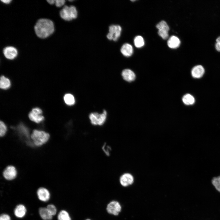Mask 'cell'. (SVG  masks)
Here are the masks:
<instances>
[{
    "label": "cell",
    "mask_w": 220,
    "mask_h": 220,
    "mask_svg": "<svg viewBox=\"0 0 220 220\" xmlns=\"http://www.w3.org/2000/svg\"><path fill=\"white\" fill-rule=\"evenodd\" d=\"M121 206L117 201H113L110 202L107 206L106 210L109 213L115 215H118L120 212Z\"/></svg>",
    "instance_id": "cell-7"
},
{
    "label": "cell",
    "mask_w": 220,
    "mask_h": 220,
    "mask_svg": "<svg viewBox=\"0 0 220 220\" xmlns=\"http://www.w3.org/2000/svg\"><path fill=\"white\" fill-rule=\"evenodd\" d=\"M122 28L119 25H112L109 28V33L107 35V38L114 41H117L120 36Z\"/></svg>",
    "instance_id": "cell-5"
},
{
    "label": "cell",
    "mask_w": 220,
    "mask_h": 220,
    "mask_svg": "<svg viewBox=\"0 0 220 220\" xmlns=\"http://www.w3.org/2000/svg\"><path fill=\"white\" fill-rule=\"evenodd\" d=\"M120 51L124 56L128 57L130 56L133 54V48L130 44L125 43L122 46Z\"/></svg>",
    "instance_id": "cell-14"
},
{
    "label": "cell",
    "mask_w": 220,
    "mask_h": 220,
    "mask_svg": "<svg viewBox=\"0 0 220 220\" xmlns=\"http://www.w3.org/2000/svg\"><path fill=\"white\" fill-rule=\"evenodd\" d=\"M122 75L124 80L129 82L134 81L135 78L134 73L128 69L124 70L122 71Z\"/></svg>",
    "instance_id": "cell-13"
},
{
    "label": "cell",
    "mask_w": 220,
    "mask_h": 220,
    "mask_svg": "<svg viewBox=\"0 0 220 220\" xmlns=\"http://www.w3.org/2000/svg\"><path fill=\"white\" fill-rule=\"evenodd\" d=\"M28 116L31 120L37 123H39L44 119V117L41 115L35 114L31 112L29 113Z\"/></svg>",
    "instance_id": "cell-19"
},
{
    "label": "cell",
    "mask_w": 220,
    "mask_h": 220,
    "mask_svg": "<svg viewBox=\"0 0 220 220\" xmlns=\"http://www.w3.org/2000/svg\"><path fill=\"white\" fill-rule=\"evenodd\" d=\"M134 42L135 46L138 48L141 47L144 45V41L143 37L140 35L136 36L134 38Z\"/></svg>",
    "instance_id": "cell-22"
},
{
    "label": "cell",
    "mask_w": 220,
    "mask_h": 220,
    "mask_svg": "<svg viewBox=\"0 0 220 220\" xmlns=\"http://www.w3.org/2000/svg\"><path fill=\"white\" fill-rule=\"evenodd\" d=\"M10 86V80L4 76H2L0 78V87L3 89H7Z\"/></svg>",
    "instance_id": "cell-18"
},
{
    "label": "cell",
    "mask_w": 220,
    "mask_h": 220,
    "mask_svg": "<svg viewBox=\"0 0 220 220\" xmlns=\"http://www.w3.org/2000/svg\"><path fill=\"white\" fill-rule=\"evenodd\" d=\"M86 220H91L90 219H86Z\"/></svg>",
    "instance_id": "cell-35"
},
{
    "label": "cell",
    "mask_w": 220,
    "mask_h": 220,
    "mask_svg": "<svg viewBox=\"0 0 220 220\" xmlns=\"http://www.w3.org/2000/svg\"><path fill=\"white\" fill-rule=\"evenodd\" d=\"M134 181L132 175L128 173L122 174L120 178V182L123 186L126 187L131 185Z\"/></svg>",
    "instance_id": "cell-10"
},
{
    "label": "cell",
    "mask_w": 220,
    "mask_h": 220,
    "mask_svg": "<svg viewBox=\"0 0 220 220\" xmlns=\"http://www.w3.org/2000/svg\"><path fill=\"white\" fill-rule=\"evenodd\" d=\"M167 44L168 46L172 49H175L178 47L180 44V41L177 37L173 35L168 39Z\"/></svg>",
    "instance_id": "cell-15"
},
{
    "label": "cell",
    "mask_w": 220,
    "mask_h": 220,
    "mask_svg": "<svg viewBox=\"0 0 220 220\" xmlns=\"http://www.w3.org/2000/svg\"><path fill=\"white\" fill-rule=\"evenodd\" d=\"M49 134L42 131L34 130L31 135L35 145L39 146L46 142L49 138Z\"/></svg>",
    "instance_id": "cell-3"
},
{
    "label": "cell",
    "mask_w": 220,
    "mask_h": 220,
    "mask_svg": "<svg viewBox=\"0 0 220 220\" xmlns=\"http://www.w3.org/2000/svg\"><path fill=\"white\" fill-rule=\"evenodd\" d=\"M32 112L39 115H41L42 111L41 109L38 108H33L31 111Z\"/></svg>",
    "instance_id": "cell-29"
},
{
    "label": "cell",
    "mask_w": 220,
    "mask_h": 220,
    "mask_svg": "<svg viewBox=\"0 0 220 220\" xmlns=\"http://www.w3.org/2000/svg\"><path fill=\"white\" fill-rule=\"evenodd\" d=\"M7 127L2 121L0 122V135L1 137L3 136L5 134L7 131Z\"/></svg>",
    "instance_id": "cell-25"
},
{
    "label": "cell",
    "mask_w": 220,
    "mask_h": 220,
    "mask_svg": "<svg viewBox=\"0 0 220 220\" xmlns=\"http://www.w3.org/2000/svg\"><path fill=\"white\" fill-rule=\"evenodd\" d=\"M182 100L183 103L187 105H193L195 101L194 97L189 94H187L184 95Z\"/></svg>",
    "instance_id": "cell-20"
},
{
    "label": "cell",
    "mask_w": 220,
    "mask_h": 220,
    "mask_svg": "<svg viewBox=\"0 0 220 220\" xmlns=\"http://www.w3.org/2000/svg\"><path fill=\"white\" fill-rule=\"evenodd\" d=\"M16 171L15 168L13 166H9L4 170L3 175L4 178L8 180H12L16 177Z\"/></svg>",
    "instance_id": "cell-9"
},
{
    "label": "cell",
    "mask_w": 220,
    "mask_h": 220,
    "mask_svg": "<svg viewBox=\"0 0 220 220\" xmlns=\"http://www.w3.org/2000/svg\"><path fill=\"white\" fill-rule=\"evenodd\" d=\"M46 208L52 216L56 215L57 212V209L54 205L52 204H49L47 206Z\"/></svg>",
    "instance_id": "cell-26"
},
{
    "label": "cell",
    "mask_w": 220,
    "mask_h": 220,
    "mask_svg": "<svg viewBox=\"0 0 220 220\" xmlns=\"http://www.w3.org/2000/svg\"><path fill=\"white\" fill-rule=\"evenodd\" d=\"M58 220H71L68 213L65 210L61 211L58 215Z\"/></svg>",
    "instance_id": "cell-23"
},
{
    "label": "cell",
    "mask_w": 220,
    "mask_h": 220,
    "mask_svg": "<svg viewBox=\"0 0 220 220\" xmlns=\"http://www.w3.org/2000/svg\"><path fill=\"white\" fill-rule=\"evenodd\" d=\"M0 220H11L9 215L6 214H2L0 217Z\"/></svg>",
    "instance_id": "cell-30"
},
{
    "label": "cell",
    "mask_w": 220,
    "mask_h": 220,
    "mask_svg": "<svg viewBox=\"0 0 220 220\" xmlns=\"http://www.w3.org/2000/svg\"><path fill=\"white\" fill-rule=\"evenodd\" d=\"M3 53L6 58L13 60L17 56L18 52L16 49L14 47L9 46L6 47L4 49Z\"/></svg>",
    "instance_id": "cell-8"
},
{
    "label": "cell",
    "mask_w": 220,
    "mask_h": 220,
    "mask_svg": "<svg viewBox=\"0 0 220 220\" xmlns=\"http://www.w3.org/2000/svg\"><path fill=\"white\" fill-rule=\"evenodd\" d=\"M219 178H220V176H219Z\"/></svg>",
    "instance_id": "cell-36"
},
{
    "label": "cell",
    "mask_w": 220,
    "mask_h": 220,
    "mask_svg": "<svg viewBox=\"0 0 220 220\" xmlns=\"http://www.w3.org/2000/svg\"><path fill=\"white\" fill-rule=\"evenodd\" d=\"M47 1L50 4H53L55 3V0H47Z\"/></svg>",
    "instance_id": "cell-33"
},
{
    "label": "cell",
    "mask_w": 220,
    "mask_h": 220,
    "mask_svg": "<svg viewBox=\"0 0 220 220\" xmlns=\"http://www.w3.org/2000/svg\"><path fill=\"white\" fill-rule=\"evenodd\" d=\"M156 27L158 30V34L163 39H167L168 37V31L169 30V26L167 23L164 20L160 22Z\"/></svg>",
    "instance_id": "cell-6"
},
{
    "label": "cell",
    "mask_w": 220,
    "mask_h": 220,
    "mask_svg": "<svg viewBox=\"0 0 220 220\" xmlns=\"http://www.w3.org/2000/svg\"><path fill=\"white\" fill-rule=\"evenodd\" d=\"M215 48L217 50L220 51V43L216 42L215 44Z\"/></svg>",
    "instance_id": "cell-31"
},
{
    "label": "cell",
    "mask_w": 220,
    "mask_h": 220,
    "mask_svg": "<svg viewBox=\"0 0 220 220\" xmlns=\"http://www.w3.org/2000/svg\"><path fill=\"white\" fill-rule=\"evenodd\" d=\"M34 29L37 36L40 38H44L53 33L54 27L52 21L47 19L42 18L37 21L35 26Z\"/></svg>",
    "instance_id": "cell-1"
},
{
    "label": "cell",
    "mask_w": 220,
    "mask_h": 220,
    "mask_svg": "<svg viewBox=\"0 0 220 220\" xmlns=\"http://www.w3.org/2000/svg\"><path fill=\"white\" fill-rule=\"evenodd\" d=\"M39 214L43 220H51L53 217L47 208L41 207L39 210Z\"/></svg>",
    "instance_id": "cell-17"
},
{
    "label": "cell",
    "mask_w": 220,
    "mask_h": 220,
    "mask_svg": "<svg viewBox=\"0 0 220 220\" xmlns=\"http://www.w3.org/2000/svg\"><path fill=\"white\" fill-rule=\"evenodd\" d=\"M60 14L63 19L66 21H70L77 18L78 13L75 6H65L60 11Z\"/></svg>",
    "instance_id": "cell-2"
},
{
    "label": "cell",
    "mask_w": 220,
    "mask_h": 220,
    "mask_svg": "<svg viewBox=\"0 0 220 220\" xmlns=\"http://www.w3.org/2000/svg\"><path fill=\"white\" fill-rule=\"evenodd\" d=\"M65 1L64 0H55V4L57 7H60L63 6Z\"/></svg>",
    "instance_id": "cell-28"
},
{
    "label": "cell",
    "mask_w": 220,
    "mask_h": 220,
    "mask_svg": "<svg viewBox=\"0 0 220 220\" xmlns=\"http://www.w3.org/2000/svg\"><path fill=\"white\" fill-rule=\"evenodd\" d=\"M107 115V112L104 110L101 114H99L97 112L91 113L89 115V118L92 125L101 126L105 123Z\"/></svg>",
    "instance_id": "cell-4"
},
{
    "label": "cell",
    "mask_w": 220,
    "mask_h": 220,
    "mask_svg": "<svg viewBox=\"0 0 220 220\" xmlns=\"http://www.w3.org/2000/svg\"><path fill=\"white\" fill-rule=\"evenodd\" d=\"M204 73V69L201 65L194 67L191 71L192 76L195 78H199L203 76Z\"/></svg>",
    "instance_id": "cell-12"
},
{
    "label": "cell",
    "mask_w": 220,
    "mask_h": 220,
    "mask_svg": "<svg viewBox=\"0 0 220 220\" xmlns=\"http://www.w3.org/2000/svg\"><path fill=\"white\" fill-rule=\"evenodd\" d=\"M102 149L107 156H109L110 154V152L111 150V148L109 145H107L106 144H104L102 146Z\"/></svg>",
    "instance_id": "cell-27"
},
{
    "label": "cell",
    "mask_w": 220,
    "mask_h": 220,
    "mask_svg": "<svg viewBox=\"0 0 220 220\" xmlns=\"http://www.w3.org/2000/svg\"><path fill=\"white\" fill-rule=\"evenodd\" d=\"M37 195L38 199L42 201L46 202L50 198L49 192L47 189L44 188H39L37 191Z\"/></svg>",
    "instance_id": "cell-11"
},
{
    "label": "cell",
    "mask_w": 220,
    "mask_h": 220,
    "mask_svg": "<svg viewBox=\"0 0 220 220\" xmlns=\"http://www.w3.org/2000/svg\"><path fill=\"white\" fill-rule=\"evenodd\" d=\"M64 101L65 103L69 105H73L75 102L74 96L70 94H65L64 97Z\"/></svg>",
    "instance_id": "cell-21"
},
{
    "label": "cell",
    "mask_w": 220,
    "mask_h": 220,
    "mask_svg": "<svg viewBox=\"0 0 220 220\" xmlns=\"http://www.w3.org/2000/svg\"><path fill=\"white\" fill-rule=\"evenodd\" d=\"M26 212V209L25 206L22 204H19L16 207L14 211L15 215L17 217L21 218L24 217Z\"/></svg>",
    "instance_id": "cell-16"
},
{
    "label": "cell",
    "mask_w": 220,
    "mask_h": 220,
    "mask_svg": "<svg viewBox=\"0 0 220 220\" xmlns=\"http://www.w3.org/2000/svg\"><path fill=\"white\" fill-rule=\"evenodd\" d=\"M216 42L220 43V36L218 37L216 40Z\"/></svg>",
    "instance_id": "cell-34"
},
{
    "label": "cell",
    "mask_w": 220,
    "mask_h": 220,
    "mask_svg": "<svg viewBox=\"0 0 220 220\" xmlns=\"http://www.w3.org/2000/svg\"><path fill=\"white\" fill-rule=\"evenodd\" d=\"M212 183L216 189L220 192V178L219 177L213 179Z\"/></svg>",
    "instance_id": "cell-24"
},
{
    "label": "cell",
    "mask_w": 220,
    "mask_h": 220,
    "mask_svg": "<svg viewBox=\"0 0 220 220\" xmlns=\"http://www.w3.org/2000/svg\"><path fill=\"white\" fill-rule=\"evenodd\" d=\"M12 1L11 0H1V1H2V2L6 4H8L9 3Z\"/></svg>",
    "instance_id": "cell-32"
}]
</instances>
